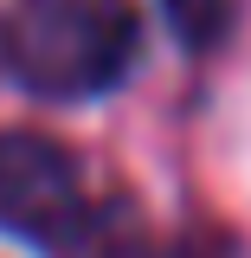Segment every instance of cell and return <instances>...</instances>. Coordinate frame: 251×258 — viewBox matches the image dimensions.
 <instances>
[{
	"label": "cell",
	"instance_id": "6da1fadb",
	"mask_svg": "<svg viewBox=\"0 0 251 258\" xmlns=\"http://www.w3.org/2000/svg\"><path fill=\"white\" fill-rule=\"evenodd\" d=\"M142 58L129 0H13L0 13V71L45 103L110 97Z\"/></svg>",
	"mask_w": 251,
	"mask_h": 258
},
{
	"label": "cell",
	"instance_id": "7a4b0ae2",
	"mask_svg": "<svg viewBox=\"0 0 251 258\" xmlns=\"http://www.w3.org/2000/svg\"><path fill=\"white\" fill-rule=\"evenodd\" d=\"M0 232L26 239L32 252H77L91 239V194L84 168L52 136L7 129L0 136Z\"/></svg>",
	"mask_w": 251,
	"mask_h": 258
},
{
	"label": "cell",
	"instance_id": "3957f363",
	"mask_svg": "<svg viewBox=\"0 0 251 258\" xmlns=\"http://www.w3.org/2000/svg\"><path fill=\"white\" fill-rule=\"evenodd\" d=\"M238 7L245 0H161V20L187 52H219L238 26Z\"/></svg>",
	"mask_w": 251,
	"mask_h": 258
}]
</instances>
